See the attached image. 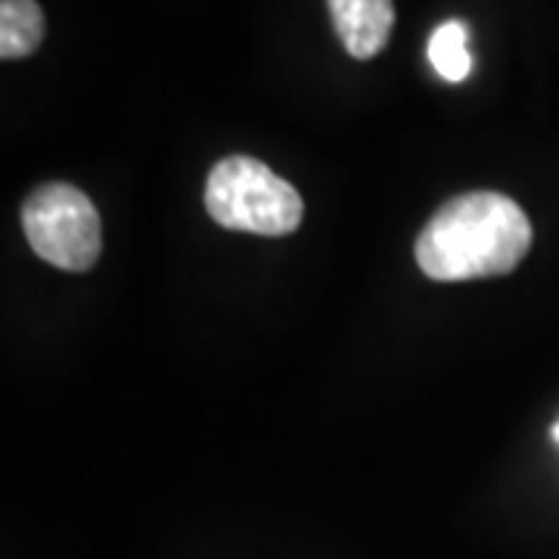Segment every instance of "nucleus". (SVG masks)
Segmentation results:
<instances>
[{"instance_id":"7","label":"nucleus","mask_w":559,"mask_h":559,"mask_svg":"<svg viewBox=\"0 0 559 559\" xmlns=\"http://www.w3.org/2000/svg\"><path fill=\"white\" fill-rule=\"evenodd\" d=\"M554 439L559 441V423H557V426H554Z\"/></svg>"},{"instance_id":"1","label":"nucleus","mask_w":559,"mask_h":559,"mask_svg":"<svg viewBox=\"0 0 559 559\" xmlns=\"http://www.w3.org/2000/svg\"><path fill=\"white\" fill-rule=\"evenodd\" d=\"M532 246V224L500 193H466L444 202L417 240L423 274L441 283L510 274Z\"/></svg>"},{"instance_id":"6","label":"nucleus","mask_w":559,"mask_h":559,"mask_svg":"<svg viewBox=\"0 0 559 559\" xmlns=\"http://www.w3.org/2000/svg\"><path fill=\"white\" fill-rule=\"evenodd\" d=\"M466 38H469V28L460 20L441 22L429 38V62L441 79L451 84H457L473 72V53L466 47Z\"/></svg>"},{"instance_id":"4","label":"nucleus","mask_w":559,"mask_h":559,"mask_svg":"<svg viewBox=\"0 0 559 559\" xmlns=\"http://www.w3.org/2000/svg\"><path fill=\"white\" fill-rule=\"evenodd\" d=\"M336 35L355 60H373L395 25L392 0H326Z\"/></svg>"},{"instance_id":"3","label":"nucleus","mask_w":559,"mask_h":559,"mask_svg":"<svg viewBox=\"0 0 559 559\" xmlns=\"http://www.w3.org/2000/svg\"><path fill=\"white\" fill-rule=\"evenodd\" d=\"M22 227L40 259L62 271H91L103 249L100 212L72 183H44L22 205Z\"/></svg>"},{"instance_id":"2","label":"nucleus","mask_w":559,"mask_h":559,"mask_svg":"<svg viewBox=\"0 0 559 559\" xmlns=\"http://www.w3.org/2000/svg\"><path fill=\"white\" fill-rule=\"evenodd\" d=\"M205 209L221 227L261 237L293 234L305 212L299 190L252 156H230L212 168Z\"/></svg>"},{"instance_id":"5","label":"nucleus","mask_w":559,"mask_h":559,"mask_svg":"<svg viewBox=\"0 0 559 559\" xmlns=\"http://www.w3.org/2000/svg\"><path fill=\"white\" fill-rule=\"evenodd\" d=\"M44 40V13L35 0H0V57L22 60Z\"/></svg>"}]
</instances>
